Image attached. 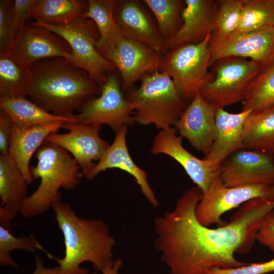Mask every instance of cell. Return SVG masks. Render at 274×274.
Returning <instances> with one entry per match:
<instances>
[{
	"mask_svg": "<svg viewBox=\"0 0 274 274\" xmlns=\"http://www.w3.org/2000/svg\"><path fill=\"white\" fill-rule=\"evenodd\" d=\"M241 2L240 20L233 33L250 32L274 26V0Z\"/></svg>",
	"mask_w": 274,
	"mask_h": 274,
	"instance_id": "obj_30",
	"label": "cell"
},
{
	"mask_svg": "<svg viewBox=\"0 0 274 274\" xmlns=\"http://www.w3.org/2000/svg\"><path fill=\"white\" fill-rule=\"evenodd\" d=\"M161 56L149 46L123 37L105 57L118 69L122 78V89L126 90L158 68Z\"/></svg>",
	"mask_w": 274,
	"mask_h": 274,
	"instance_id": "obj_15",
	"label": "cell"
},
{
	"mask_svg": "<svg viewBox=\"0 0 274 274\" xmlns=\"http://www.w3.org/2000/svg\"><path fill=\"white\" fill-rule=\"evenodd\" d=\"M88 8L82 17L95 23L99 40L96 43L98 51L104 56L117 46L123 38L114 18L118 0H88Z\"/></svg>",
	"mask_w": 274,
	"mask_h": 274,
	"instance_id": "obj_24",
	"label": "cell"
},
{
	"mask_svg": "<svg viewBox=\"0 0 274 274\" xmlns=\"http://www.w3.org/2000/svg\"><path fill=\"white\" fill-rule=\"evenodd\" d=\"M177 132L175 127L160 130L153 139L151 153L165 154L174 159L203 193L220 176L221 164L212 163L193 156L183 147V138L177 136Z\"/></svg>",
	"mask_w": 274,
	"mask_h": 274,
	"instance_id": "obj_14",
	"label": "cell"
},
{
	"mask_svg": "<svg viewBox=\"0 0 274 274\" xmlns=\"http://www.w3.org/2000/svg\"><path fill=\"white\" fill-rule=\"evenodd\" d=\"M252 110L230 113L223 108L216 110L213 142L203 159L216 164L232 153L244 149L243 129L245 120Z\"/></svg>",
	"mask_w": 274,
	"mask_h": 274,
	"instance_id": "obj_21",
	"label": "cell"
},
{
	"mask_svg": "<svg viewBox=\"0 0 274 274\" xmlns=\"http://www.w3.org/2000/svg\"><path fill=\"white\" fill-rule=\"evenodd\" d=\"M36 2L37 0L12 1L13 11L20 28L32 18Z\"/></svg>",
	"mask_w": 274,
	"mask_h": 274,
	"instance_id": "obj_37",
	"label": "cell"
},
{
	"mask_svg": "<svg viewBox=\"0 0 274 274\" xmlns=\"http://www.w3.org/2000/svg\"><path fill=\"white\" fill-rule=\"evenodd\" d=\"M113 16L123 37L145 44L161 56L167 53L164 40L139 1H119Z\"/></svg>",
	"mask_w": 274,
	"mask_h": 274,
	"instance_id": "obj_18",
	"label": "cell"
},
{
	"mask_svg": "<svg viewBox=\"0 0 274 274\" xmlns=\"http://www.w3.org/2000/svg\"><path fill=\"white\" fill-rule=\"evenodd\" d=\"M274 104V57L263 64L248 86L242 111Z\"/></svg>",
	"mask_w": 274,
	"mask_h": 274,
	"instance_id": "obj_29",
	"label": "cell"
},
{
	"mask_svg": "<svg viewBox=\"0 0 274 274\" xmlns=\"http://www.w3.org/2000/svg\"><path fill=\"white\" fill-rule=\"evenodd\" d=\"M36 166L30 167L33 179H40L36 191L23 201L20 214L30 218L40 215L61 200L60 188L71 190L78 186L83 177L80 165L65 149L44 142L35 153Z\"/></svg>",
	"mask_w": 274,
	"mask_h": 274,
	"instance_id": "obj_4",
	"label": "cell"
},
{
	"mask_svg": "<svg viewBox=\"0 0 274 274\" xmlns=\"http://www.w3.org/2000/svg\"><path fill=\"white\" fill-rule=\"evenodd\" d=\"M256 241L274 252V211L267 213L261 220Z\"/></svg>",
	"mask_w": 274,
	"mask_h": 274,
	"instance_id": "obj_36",
	"label": "cell"
},
{
	"mask_svg": "<svg viewBox=\"0 0 274 274\" xmlns=\"http://www.w3.org/2000/svg\"><path fill=\"white\" fill-rule=\"evenodd\" d=\"M13 123L5 112H0V152L8 153L12 136Z\"/></svg>",
	"mask_w": 274,
	"mask_h": 274,
	"instance_id": "obj_38",
	"label": "cell"
},
{
	"mask_svg": "<svg viewBox=\"0 0 274 274\" xmlns=\"http://www.w3.org/2000/svg\"><path fill=\"white\" fill-rule=\"evenodd\" d=\"M0 109L6 113L13 123L20 128L56 121L77 123L74 115L61 116L53 114L25 97H1Z\"/></svg>",
	"mask_w": 274,
	"mask_h": 274,
	"instance_id": "obj_26",
	"label": "cell"
},
{
	"mask_svg": "<svg viewBox=\"0 0 274 274\" xmlns=\"http://www.w3.org/2000/svg\"><path fill=\"white\" fill-rule=\"evenodd\" d=\"M11 54L27 68L35 62L50 57L70 59L72 51L60 36L33 22L19 29L10 50Z\"/></svg>",
	"mask_w": 274,
	"mask_h": 274,
	"instance_id": "obj_12",
	"label": "cell"
},
{
	"mask_svg": "<svg viewBox=\"0 0 274 274\" xmlns=\"http://www.w3.org/2000/svg\"><path fill=\"white\" fill-rule=\"evenodd\" d=\"M27 94L46 111L70 116L100 93V88L83 68L65 57L39 60L30 67Z\"/></svg>",
	"mask_w": 274,
	"mask_h": 274,
	"instance_id": "obj_2",
	"label": "cell"
},
{
	"mask_svg": "<svg viewBox=\"0 0 274 274\" xmlns=\"http://www.w3.org/2000/svg\"><path fill=\"white\" fill-rule=\"evenodd\" d=\"M20 28L12 8V1H0V55L10 52Z\"/></svg>",
	"mask_w": 274,
	"mask_h": 274,
	"instance_id": "obj_34",
	"label": "cell"
},
{
	"mask_svg": "<svg viewBox=\"0 0 274 274\" xmlns=\"http://www.w3.org/2000/svg\"><path fill=\"white\" fill-rule=\"evenodd\" d=\"M209 33L201 42L182 45L161 56L158 70L172 78L183 99L190 102L213 75L209 71L212 55Z\"/></svg>",
	"mask_w": 274,
	"mask_h": 274,
	"instance_id": "obj_6",
	"label": "cell"
},
{
	"mask_svg": "<svg viewBox=\"0 0 274 274\" xmlns=\"http://www.w3.org/2000/svg\"><path fill=\"white\" fill-rule=\"evenodd\" d=\"M269 187L254 185L229 187L225 186L220 176L202 194L196 206V218L204 226L209 227L213 224L222 226L226 224L221 218L223 214L254 198L266 197Z\"/></svg>",
	"mask_w": 274,
	"mask_h": 274,
	"instance_id": "obj_10",
	"label": "cell"
},
{
	"mask_svg": "<svg viewBox=\"0 0 274 274\" xmlns=\"http://www.w3.org/2000/svg\"><path fill=\"white\" fill-rule=\"evenodd\" d=\"M215 77L199 91L216 108L244 101L247 88L263 64L245 58L230 57L215 62Z\"/></svg>",
	"mask_w": 274,
	"mask_h": 274,
	"instance_id": "obj_8",
	"label": "cell"
},
{
	"mask_svg": "<svg viewBox=\"0 0 274 274\" xmlns=\"http://www.w3.org/2000/svg\"><path fill=\"white\" fill-rule=\"evenodd\" d=\"M141 80L140 87L125 96L135 123L161 130L174 127L187 105L172 78L157 68Z\"/></svg>",
	"mask_w": 274,
	"mask_h": 274,
	"instance_id": "obj_5",
	"label": "cell"
},
{
	"mask_svg": "<svg viewBox=\"0 0 274 274\" xmlns=\"http://www.w3.org/2000/svg\"><path fill=\"white\" fill-rule=\"evenodd\" d=\"M38 249L44 250L38 241L31 235H22L19 237L14 236L8 228L0 226V265L11 266L17 268V263L11 257L15 250H23L34 253Z\"/></svg>",
	"mask_w": 274,
	"mask_h": 274,
	"instance_id": "obj_33",
	"label": "cell"
},
{
	"mask_svg": "<svg viewBox=\"0 0 274 274\" xmlns=\"http://www.w3.org/2000/svg\"><path fill=\"white\" fill-rule=\"evenodd\" d=\"M36 267L32 274H66L59 265L49 268L44 264V260L38 255L35 257Z\"/></svg>",
	"mask_w": 274,
	"mask_h": 274,
	"instance_id": "obj_39",
	"label": "cell"
},
{
	"mask_svg": "<svg viewBox=\"0 0 274 274\" xmlns=\"http://www.w3.org/2000/svg\"><path fill=\"white\" fill-rule=\"evenodd\" d=\"M211 65L220 59L230 57L249 58L264 64L274 54V26L246 33H233L209 47Z\"/></svg>",
	"mask_w": 274,
	"mask_h": 274,
	"instance_id": "obj_16",
	"label": "cell"
},
{
	"mask_svg": "<svg viewBox=\"0 0 274 274\" xmlns=\"http://www.w3.org/2000/svg\"><path fill=\"white\" fill-rule=\"evenodd\" d=\"M274 271V258L269 261L251 263L238 267L220 268L213 267L207 274H265Z\"/></svg>",
	"mask_w": 274,
	"mask_h": 274,
	"instance_id": "obj_35",
	"label": "cell"
},
{
	"mask_svg": "<svg viewBox=\"0 0 274 274\" xmlns=\"http://www.w3.org/2000/svg\"><path fill=\"white\" fill-rule=\"evenodd\" d=\"M27 183L8 153L0 154V224L8 228L28 197Z\"/></svg>",
	"mask_w": 274,
	"mask_h": 274,
	"instance_id": "obj_22",
	"label": "cell"
},
{
	"mask_svg": "<svg viewBox=\"0 0 274 274\" xmlns=\"http://www.w3.org/2000/svg\"><path fill=\"white\" fill-rule=\"evenodd\" d=\"M64 122L56 121L27 128H20L14 123L8 153L15 161L27 184L33 181L29 162L33 154L46 138L62 128Z\"/></svg>",
	"mask_w": 274,
	"mask_h": 274,
	"instance_id": "obj_23",
	"label": "cell"
},
{
	"mask_svg": "<svg viewBox=\"0 0 274 274\" xmlns=\"http://www.w3.org/2000/svg\"><path fill=\"white\" fill-rule=\"evenodd\" d=\"M243 144L245 149L274 153V104L251 111L244 123Z\"/></svg>",
	"mask_w": 274,
	"mask_h": 274,
	"instance_id": "obj_25",
	"label": "cell"
},
{
	"mask_svg": "<svg viewBox=\"0 0 274 274\" xmlns=\"http://www.w3.org/2000/svg\"><path fill=\"white\" fill-rule=\"evenodd\" d=\"M100 93L88 101L74 116L77 123L106 124L116 134L124 126L135 123L129 101L123 94L117 76H107Z\"/></svg>",
	"mask_w": 274,
	"mask_h": 274,
	"instance_id": "obj_9",
	"label": "cell"
},
{
	"mask_svg": "<svg viewBox=\"0 0 274 274\" xmlns=\"http://www.w3.org/2000/svg\"><path fill=\"white\" fill-rule=\"evenodd\" d=\"M30 79L29 68L10 52L0 55V98L25 97Z\"/></svg>",
	"mask_w": 274,
	"mask_h": 274,
	"instance_id": "obj_28",
	"label": "cell"
},
{
	"mask_svg": "<svg viewBox=\"0 0 274 274\" xmlns=\"http://www.w3.org/2000/svg\"><path fill=\"white\" fill-rule=\"evenodd\" d=\"M265 198L269 200H274V185L269 187L268 194Z\"/></svg>",
	"mask_w": 274,
	"mask_h": 274,
	"instance_id": "obj_41",
	"label": "cell"
},
{
	"mask_svg": "<svg viewBox=\"0 0 274 274\" xmlns=\"http://www.w3.org/2000/svg\"><path fill=\"white\" fill-rule=\"evenodd\" d=\"M34 23L44 26L62 37L70 46L72 53L70 60L85 70L100 87L106 81L108 73L115 65L97 50L99 40L96 26L91 19L80 17L64 25L54 26L40 21Z\"/></svg>",
	"mask_w": 274,
	"mask_h": 274,
	"instance_id": "obj_7",
	"label": "cell"
},
{
	"mask_svg": "<svg viewBox=\"0 0 274 274\" xmlns=\"http://www.w3.org/2000/svg\"><path fill=\"white\" fill-rule=\"evenodd\" d=\"M216 110L198 92L174 126L181 136L205 156L209 153L213 142Z\"/></svg>",
	"mask_w": 274,
	"mask_h": 274,
	"instance_id": "obj_17",
	"label": "cell"
},
{
	"mask_svg": "<svg viewBox=\"0 0 274 274\" xmlns=\"http://www.w3.org/2000/svg\"><path fill=\"white\" fill-rule=\"evenodd\" d=\"M151 10L161 37L165 40L172 38L182 25L181 13L185 6L181 0H144Z\"/></svg>",
	"mask_w": 274,
	"mask_h": 274,
	"instance_id": "obj_31",
	"label": "cell"
},
{
	"mask_svg": "<svg viewBox=\"0 0 274 274\" xmlns=\"http://www.w3.org/2000/svg\"><path fill=\"white\" fill-rule=\"evenodd\" d=\"M181 13L182 25L171 38L165 40L170 49L202 42L213 30L218 1L185 0Z\"/></svg>",
	"mask_w": 274,
	"mask_h": 274,
	"instance_id": "obj_19",
	"label": "cell"
},
{
	"mask_svg": "<svg viewBox=\"0 0 274 274\" xmlns=\"http://www.w3.org/2000/svg\"><path fill=\"white\" fill-rule=\"evenodd\" d=\"M220 177L229 187L274 185V164L270 156L257 150L241 149L220 164Z\"/></svg>",
	"mask_w": 274,
	"mask_h": 274,
	"instance_id": "obj_13",
	"label": "cell"
},
{
	"mask_svg": "<svg viewBox=\"0 0 274 274\" xmlns=\"http://www.w3.org/2000/svg\"><path fill=\"white\" fill-rule=\"evenodd\" d=\"M123 264L121 259L111 260L101 270L102 274H118Z\"/></svg>",
	"mask_w": 274,
	"mask_h": 274,
	"instance_id": "obj_40",
	"label": "cell"
},
{
	"mask_svg": "<svg viewBox=\"0 0 274 274\" xmlns=\"http://www.w3.org/2000/svg\"><path fill=\"white\" fill-rule=\"evenodd\" d=\"M62 128L65 133H52L45 142L56 144L72 155L80 166L83 177L87 179L95 167L94 161H99L110 146L101 138V125L64 122Z\"/></svg>",
	"mask_w": 274,
	"mask_h": 274,
	"instance_id": "obj_11",
	"label": "cell"
},
{
	"mask_svg": "<svg viewBox=\"0 0 274 274\" xmlns=\"http://www.w3.org/2000/svg\"><path fill=\"white\" fill-rule=\"evenodd\" d=\"M241 0L218 1L213 30L209 47L232 34L237 29L241 16Z\"/></svg>",
	"mask_w": 274,
	"mask_h": 274,
	"instance_id": "obj_32",
	"label": "cell"
},
{
	"mask_svg": "<svg viewBox=\"0 0 274 274\" xmlns=\"http://www.w3.org/2000/svg\"><path fill=\"white\" fill-rule=\"evenodd\" d=\"M127 127L123 126L116 134L113 143L96 163L87 179H92L108 169H120L134 178L142 194L153 207H157L159 202L148 182L147 173L134 163L129 153L126 141Z\"/></svg>",
	"mask_w": 274,
	"mask_h": 274,
	"instance_id": "obj_20",
	"label": "cell"
},
{
	"mask_svg": "<svg viewBox=\"0 0 274 274\" xmlns=\"http://www.w3.org/2000/svg\"><path fill=\"white\" fill-rule=\"evenodd\" d=\"M83 0H37L32 18L36 21L59 26L82 17L87 10Z\"/></svg>",
	"mask_w": 274,
	"mask_h": 274,
	"instance_id": "obj_27",
	"label": "cell"
},
{
	"mask_svg": "<svg viewBox=\"0 0 274 274\" xmlns=\"http://www.w3.org/2000/svg\"><path fill=\"white\" fill-rule=\"evenodd\" d=\"M53 210L58 228L64 237V256H53L66 274H88L91 271L80 266L91 263L101 271L113 260L115 239L109 232L108 224L102 219H87L78 216L73 208L61 200L54 202Z\"/></svg>",
	"mask_w": 274,
	"mask_h": 274,
	"instance_id": "obj_3",
	"label": "cell"
},
{
	"mask_svg": "<svg viewBox=\"0 0 274 274\" xmlns=\"http://www.w3.org/2000/svg\"><path fill=\"white\" fill-rule=\"evenodd\" d=\"M273 57H274V54H273Z\"/></svg>",
	"mask_w": 274,
	"mask_h": 274,
	"instance_id": "obj_42",
	"label": "cell"
},
{
	"mask_svg": "<svg viewBox=\"0 0 274 274\" xmlns=\"http://www.w3.org/2000/svg\"><path fill=\"white\" fill-rule=\"evenodd\" d=\"M201 190L193 187L177 200L174 209L155 219V246L170 274H207L213 267L248 265L234 257L251 250L263 217L274 210V200L258 197L239 208L230 221L216 229L204 226L195 215Z\"/></svg>",
	"mask_w": 274,
	"mask_h": 274,
	"instance_id": "obj_1",
	"label": "cell"
}]
</instances>
